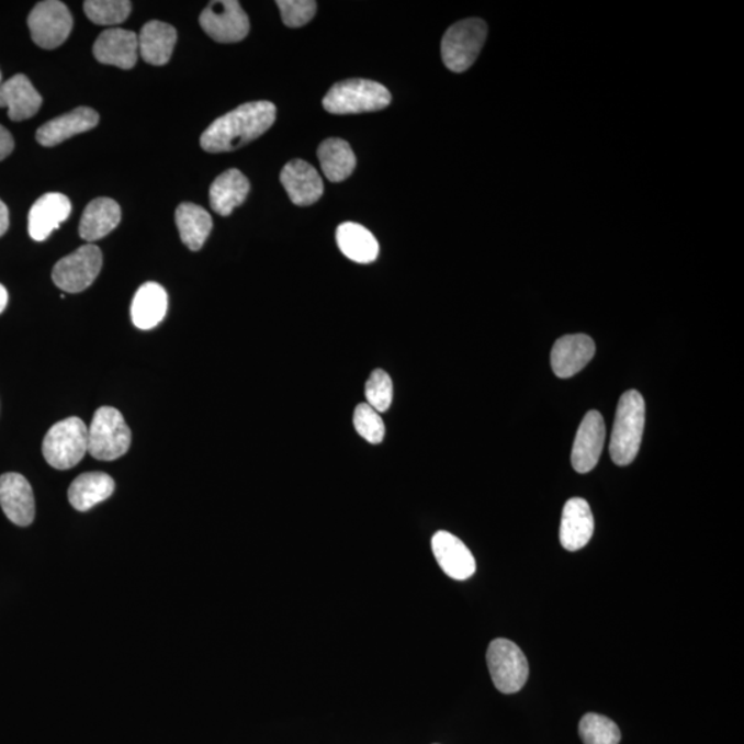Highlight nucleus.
Here are the masks:
<instances>
[{
    "label": "nucleus",
    "mask_w": 744,
    "mask_h": 744,
    "mask_svg": "<svg viewBox=\"0 0 744 744\" xmlns=\"http://www.w3.org/2000/svg\"><path fill=\"white\" fill-rule=\"evenodd\" d=\"M277 121V106L269 101L247 102L210 124L202 134L206 153H230L267 133Z\"/></svg>",
    "instance_id": "nucleus-1"
},
{
    "label": "nucleus",
    "mask_w": 744,
    "mask_h": 744,
    "mask_svg": "<svg viewBox=\"0 0 744 744\" xmlns=\"http://www.w3.org/2000/svg\"><path fill=\"white\" fill-rule=\"evenodd\" d=\"M645 426V402L638 391L624 392L615 415L609 454L619 466L630 465L638 456Z\"/></svg>",
    "instance_id": "nucleus-2"
},
{
    "label": "nucleus",
    "mask_w": 744,
    "mask_h": 744,
    "mask_svg": "<svg viewBox=\"0 0 744 744\" xmlns=\"http://www.w3.org/2000/svg\"><path fill=\"white\" fill-rule=\"evenodd\" d=\"M391 101V91L384 84L367 79H349L328 90L323 106L332 115H353L384 110Z\"/></svg>",
    "instance_id": "nucleus-3"
},
{
    "label": "nucleus",
    "mask_w": 744,
    "mask_h": 744,
    "mask_svg": "<svg viewBox=\"0 0 744 744\" xmlns=\"http://www.w3.org/2000/svg\"><path fill=\"white\" fill-rule=\"evenodd\" d=\"M88 425L79 418H68L53 426L43 440V456L48 465L67 471L83 460L89 449Z\"/></svg>",
    "instance_id": "nucleus-4"
},
{
    "label": "nucleus",
    "mask_w": 744,
    "mask_h": 744,
    "mask_svg": "<svg viewBox=\"0 0 744 744\" xmlns=\"http://www.w3.org/2000/svg\"><path fill=\"white\" fill-rule=\"evenodd\" d=\"M91 456L99 461H115L126 454L132 444V431L119 409L102 407L97 409L88 426Z\"/></svg>",
    "instance_id": "nucleus-5"
},
{
    "label": "nucleus",
    "mask_w": 744,
    "mask_h": 744,
    "mask_svg": "<svg viewBox=\"0 0 744 744\" xmlns=\"http://www.w3.org/2000/svg\"><path fill=\"white\" fill-rule=\"evenodd\" d=\"M487 24L480 19L462 20L447 30L441 57L450 71L462 74L476 61L487 37Z\"/></svg>",
    "instance_id": "nucleus-6"
},
{
    "label": "nucleus",
    "mask_w": 744,
    "mask_h": 744,
    "mask_svg": "<svg viewBox=\"0 0 744 744\" xmlns=\"http://www.w3.org/2000/svg\"><path fill=\"white\" fill-rule=\"evenodd\" d=\"M487 663L491 678L498 691L510 695L519 692L526 686L530 667L525 652L514 641L506 639L491 641Z\"/></svg>",
    "instance_id": "nucleus-7"
},
{
    "label": "nucleus",
    "mask_w": 744,
    "mask_h": 744,
    "mask_svg": "<svg viewBox=\"0 0 744 744\" xmlns=\"http://www.w3.org/2000/svg\"><path fill=\"white\" fill-rule=\"evenodd\" d=\"M102 268V252L94 245L79 247L53 269V282L66 293H82L94 283Z\"/></svg>",
    "instance_id": "nucleus-8"
},
{
    "label": "nucleus",
    "mask_w": 744,
    "mask_h": 744,
    "mask_svg": "<svg viewBox=\"0 0 744 744\" xmlns=\"http://www.w3.org/2000/svg\"><path fill=\"white\" fill-rule=\"evenodd\" d=\"M29 26L36 45L53 50L68 40L74 19L66 4L58 0H46L32 9Z\"/></svg>",
    "instance_id": "nucleus-9"
},
{
    "label": "nucleus",
    "mask_w": 744,
    "mask_h": 744,
    "mask_svg": "<svg viewBox=\"0 0 744 744\" xmlns=\"http://www.w3.org/2000/svg\"><path fill=\"white\" fill-rule=\"evenodd\" d=\"M199 21L203 31L219 43L240 42L250 32L248 15L236 0H217L210 3Z\"/></svg>",
    "instance_id": "nucleus-10"
},
{
    "label": "nucleus",
    "mask_w": 744,
    "mask_h": 744,
    "mask_svg": "<svg viewBox=\"0 0 744 744\" xmlns=\"http://www.w3.org/2000/svg\"><path fill=\"white\" fill-rule=\"evenodd\" d=\"M606 443V424L598 412H589L582 419L571 454V463L576 472L589 473L600 460Z\"/></svg>",
    "instance_id": "nucleus-11"
},
{
    "label": "nucleus",
    "mask_w": 744,
    "mask_h": 744,
    "mask_svg": "<svg viewBox=\"0 0 744 744\" xmlns=\"http://www.w3.org/2000/svg\"><path fill=\"white\" fill-rule=\"evenodd\" d=\"M0 506L15 526H31L35 519V496L29 480L19 473L0 476Z\"/></svg>",
    "instance_id": "nucleus-12"
},
{
    "label": "nucleus",
    "mask_w": 744,
    "mask_h": 744,
    "mask_svg": "<svg viewBox=\"0 0 744 744\" xmlns=\"http://www.w3.org/2000/svg\"><path fill=\"white\" fill-rule=\"evenodd\" d=\"M431 550L440 568L455 580H466L476 573V560L460 538L447 531L436 532L431 538Z\"/></svg>",
    "instance_id": "nucleus-13"
},
{
    "label": "nucleus",
    "mask_w": 744,
    "mask_h": 744,
    "mask_svg": "<svg viewBox=\"0 0 744 744\" xmlns=\"http://www.w3.org/2000/svg\"><path fill=\"white\" fill-rule=\"evenodd\" d=\"M596 354L595 341L585 334L565 336L555 341L550 363L559 379H571L590 363Z\"/></svg>",
    "instance_id": "nucleus-14"
},
{
    "label": "nucleus",
    "mask_w": 744,
    "mask_h": 744,
    "mask_svg": "<svg viewBox=\"0 0 744 744\" xmlns=\"http://www.w3.org/2000/svg\"><path fill=\"white\" fill-rule=\"evenodd\" d=\"M280 181L288 191L290 201L296 206H312L325 192V185L319 172L305 160L289 161L280 174Z\"/></svg>",
    "instance_id": "nucleus-15"
},
{
    "label": "nucleus",
    "mask_w": 744,
    "mask_h": 744,
    "mask_svg": "<svg viewBox=\"0 0 744 744\" xmlns=\"http://www.w3.org/2000/svg\"><path fill=\"white\" fill-rule=\"evenodd\" d=\"M93 54L105 66L132 69L137 64L138 36L133 31L106 30L95 41Z\"/></svg>",
    "instance_id": "nucleus-16"
},
{
    "label": "nucleus",
    "mask_w": 744,
    "mask_h": 744,
    "mask_svg": "<svg viewBox=\"0 0 744 744\" xmlns=\"http://www.w3.org/2000/svg\"><path fill=\"white\" fill-rule=\"evenodd\" d=\"M100 122L99 113L88 106H79L66 115L43 124L36 132V142L43 147H56L68 138L94 128Z\"/></svg>",
    "instance_id": "nucleus-17"
},
{
    "label": "nucleus",
    "mask_w": 744,
    "mask_h": 744,
    "mask_svg": "<svg viewBox=\"0 0 744 744\" xmlns=\"http://www.w3.org/2000/svg\"><path fill=\"white\" fill-rule=\"evenodd\" d=\"M72 204L63 193H46L37 199L29 215V232L36 241L46 240L71 214Z\"/></svg>",
    "instance_id": "nucleus-18"
},
{
    "label": "nucleus",
    "mask_w": 744,
    "mask_h": 744,
    "mask_svg": "<svg viewBox=\"0 0 744 744\" xmlns=\"http://www.w3.org/2000/svg\"><path fill=\"white\" fill-rule=\"evenodd\" d=\"M595 532V519L589 504L582 498L570 499L565 504L560 526V542L568 552H576L590 542Z\"/></svg>",
    "instance_id": "nucleus-19"
},
{
    "label": "nucleus",
    "mask_w": 744,
    "mask_h": 744,
    "mask_svg": "<svg viewBox=\"0 0 744 744\" xmlns=\"http://www.w3.org/2000/svg\"><path fill=\"white\" fill-rule=\"evenodd\" d=\"M42 106V97L25 75H15L0 84V108H8L13 122L25 121L35 115Z\"/></svg>",
    "instance_id": "nucleus-20"
},
{
    "label": "nucleus",
    "mask_w": 744,
    "mask_h": 744,
    "mask_svg": "<svg viewBox=\"0 0 744 744\" xmlns=\"http://www.w3.org/2000/svg\"><path fill=\"white\" fill-rule=\"evenodd\" d=\"M169 306L167 293L160 284L149 282L138 289L132 304V320L139 330H153L164 322Z\"/></svg>",
    "instance_id": "nucleus-21"
},
{
    "label": "nucleus",
    "mask_w": 744,
    "mask_h": 744,
    "mask_svg": "<svg viewBox=\"0 0 744 744\" xmlns=\"http://www.w3.org/2000/svg\"><path fill=\"white\" fill-rule=\"evenodd\" d=\"M250 182L241 171L232 169L215 178L210 188V206L215 213L228 217L236 207L245 203Z\"/></svg>",
    "instance_id": "nucleus-22"
},
{
    "label": "nucleus",
    "mask_w": 744,
    "mask_h": 744,
    "mask_svg": "<svg viewBox=\"0 0 744 744\" xmlns=\"http://www.w3.org/2000/svg\"><path fill=\"white\" fill-rule=\"evenodd\" d=\"M177 43V31L161 21H149L138 36V50L150 66H165L170 61Z\"/></svg>",
    "instance_id": "nucleus-23"
},
{
    "label": "nucleus",
    "mask_w": 744,
    "mask_h": 744,
    "mask_svg": "<svg viewBox=\"0 0 744 744\" xmlns=\"http://www.w3.org/2000/svg\"><path fill=\"white\" fill-rule=\"evenodd\" d=\"M121 207L115 201L108 198H99L90 202L80 219L79 235L86 241L93 243L102 239L116 229L121 223Z\"/></svg>",
    "instance_id": "nucleus-24"
},
{
    "label": "nucleus",
    "mask_w": 744,
    "mask_h": 744,
    "mask_svg": "<svg viewBox=\"0 0 744 744\" xmlns=\"http://www.w3.org/2000/svg\"><path fill=\"white\" fill-rule=\"evenodd\" d=\"M115 491V482L105 473L91 472L75 478L68 491L69 503L79 511H88L104 503Z\"/></svg>",
    "instance_id": "nucleus-25"
},
{
    "label": "nucleus",
    "mask_w": 744,
    "mask_h": 744,
    "mask_svg": "<svg viewBox=\"0 0 744 744\" xmlns=\"http://www.w3.org/2000/svg\"><path fill=\"white\" fill-rule=\"evenodd\" d=\"M337 245L350 261L371 263L379 258L380 245L375 236L364 226L345 223L338 226Z\"/></svg>",
    "instance_id": "nucleus-26"
},
{
    "label": "nucleus",
    "mask_w": 744,
    "mask_h": 744,
    "mask_svg": "<svg viewBox=\"0 0 744 744\" xmlns=\"http://www.w3.org/2000/svg\"><path fill=\"white\" fill-rule=\"evenodd\" d=\"M176 224L183 245L192 251L201 250L213 229L212 215L193 203H182L178 206Z\"/></svg>",
    "instance_id": "nucleus-27"
},
{
    "label": "nucleus",
    "mask_w": 744,
    "mask_h": 744,
    "mask_svg": "<svg viewBox=\"0 0 744 744\" xmlns=\"http://www.w3.org/2000/svg\"><path fill=\"white\" fill-rule=\"evenodd\" d=\"M323 172L331 182H342L352 176L356 156L352 148L341 138H328L317 149Z\"/></svg>",
    "instance_id": "nucleus-28"
},
{
    "label": "nucleus",
    "mask_w": 744,
    "mask_h": 744,
    "mask_svg": "<svg viewBox=\"0 0 744 744\" xmlns=\"http://www.w3.org/2000/svg\"><path fill=\"white\" fill-rule=\"evenodd\" d=\"M579 735L585 744H619L620 731L607 717L589 713L582 717Z\"/></svg>",
    "instance_id": "nucleus-29"
},
{
    "label": "nucleus",
    "mask_w": 744,
    "mask_h": 744,
    "mask_svg": "<svg viewBox=\"0 0 744 744\" xmlns=\"http://www.w3.org/2000/svg\"><path fill=\"white\" fill-rule=\"evenodd\" d=\"M84 13L90 21L99 25H117L124 23L132 12V2L127 0H88L83 4Z\"/></svg>",
    "instance_id": "nucleus-30"
},
{
    "label": "nucleus",
    "mask_w": 744,
    "mask_h": 744,
    "mask_svg": "<svg viewBox=\"0 0 744 744\" xmlns=\"http://www.w3.org/2000/svg\"><path fill=\"white\" fill-rule=\"evenodd\" d=\"M353 424L358 433L371 444H380L385 438V424L379 412L367 403L354 409Z\"/></svg>",
    "instance_id": "nucleus-31"
},
{
    "label": "nucleus",
    "mask_w": 744,
    "mask_h": 744,
    "mask_svg": "<svg viewBox=\"0 0 744 744\" xmlns=\"http://www.w3.org/2000/svg\"><path fill=\"white\" fill-rule=\"evenodd\" d=\"M367 404L375 412L385 413L393 401V384L391 376L384 370H375L365 384Z\"/></svg>",
    "instance_id": "nucleus-32"
},
{
    "label": "nucleus",
    "mask_w": 744,
    "mask_h": 744,
    "mask_svg": "<svg viewBox=\"0 0 744 744\" xmlns=\"http://www.w3.org/2000/svg\"><path fill=\"white\" fill-rule=\"evenodd\" d=\"M283 23L290 29H300L315 18L317 3L314 0H278Z\"/></svg>",
    "instance_id": "nucleus-33"
},
{
    "label": "nucleus",
    "mask_w": 744,
    "mask_h": 744,
    "mask_svg": "<svg viewBox=\"0 0 744 744\" xmlns=\"http://www.w3.org/2000/svg\"><path fill=\"white\" fill-rule=\"evenodd\" d=\"M14 149V139L7 128L0 126V160L7 159Z\"/></svg>",
    "instance_id": "nucleus-34"
},
{
    "label": "nucleus",
    "mask_w": 744,
    "mask_h": 744,
    "mask_svg": "<svg viewBox=\"0 0 744 744\" xmlns=\"http://www.w3.org/2000/svg\"><path fill=\"white\" fill-rule=\"evenodd\" d=\"M9 229V210L7 204L0 201V237L7 234Z\"/></svg>",
    "instance_id": "nucleus-35"
},
{
    "label": "nucleus",
    "mask_w": 744,
    "mask_h": 744,
    "mask_svg": "<svg viewBox=\"0 0 744 744\" xmlns=\"http://www.w3.org/2000/svg\"><path fill=\"white\" fill-rule=\"evenodd\" d=\"M8 301H9L8 290L4 289L2 284H0V314H2L4 309H7Z\"/></svg>",
    "instance_id": "nucleus-36"
},
{
    "label": "nucleus",
    "mask_w": 744,
    "mask_h": 744,
    "mask_svg": "<svg viewBox=\"0 0 744 744\" xmlns=\"http://www.w3.org/2000/svg\"><path fill=\"white\" fill-rule=\"evenodd\" d=\"M0 79H2V75H0Z\"/></svg>",
    "instance_id": "nucleus-37"
}]
</instances>
